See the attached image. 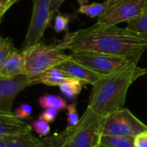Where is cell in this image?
Here are the masks:
<instances>
[{"label":"cell","instance_id":"6da1fadb","mask_svg":"<svg viewBox=\"0 0 147 147\" xmlns=\"http://www.w3.org/2000/svg\"><path fill=\"white\" fill-rule=\"evenodd\" d=\"M58 45L72 52L88 51L141 58L147 49V38L127 28L96 23L86 29L67 32Z\"/></svg>","mask_w":147,"mask_h":147},{"label":"cell","instance_id":"7a4b0ae2","mask_svg":"<svg viewBox=\"0 0 147 147\" xmlns=\"http://www.w3.org/2000/svg\"><path fill=\"white\" fill-rule=\"evenodd\" d=\"M146 73V68L132 64L101 77L92 85L88 107L103 117L122 109L129 88Z\"/></svg>","mask_w":147,"mask_h":147},{"label":"cell","instance_id":"3957f363","mask_svg":"<svg viewBox=\"0 0 147 147\" xmlns=\"http://www.w3.org/2000/svg\"><path fill=\"white\" fill-rule=\"evenodd\" d=\"M24 74L31 77L39 76L46 70L57 67L71 59L61 48L56 44H44L38 42L35 45L24 48Z\"/></svg>","mask_w":147,"mask_h":147},{"label":"cell","instance_id":"277c9868","mask_svg":"<svg viewBox=\"0 0 147 147\" xmlns=\"http://www.w3.org/2000/svg\"><path fill=\"white\" fill-rule=\"evenodd\" d=\"M106 118L87 107L62 147H100Z\"/></svg>","mask_w":147,"mask_h":147},{"label":"cell","instance_id":"5b68a950","mask_svg":"<svg viewBox=\"0 0 147 147\" xmlns=\"http://www.w3.org/2000/svg\"><path fill=\"white\" fill-rule=\"evenodd\" d=\"M71 59L100 76H107L124 67L137 64L140 57H127L98 52H72Z\"/></svg>","mask_w":147,"mask_h":147},{"label":"cell","instance_id":"8992f818","mask_svg":"<svg viewBox=\"0 0 147 147\" xmlns=\"http://www.w3.org/2000/svg\"><path fill=\"white\" fill-rule=\"evenodd\" d=\"M146 131L147 125L135 117L127 108L123 107L106 118L102 134L136 138Z\"/></svg>","mask_w":147,"mask_h":147},{"label":"cell","instance_id":"52a82bcc","mask_svg":"<svg viewBox=\"0 0 147 147\" xmlns=\"http://www.w3.org/2000/svg\"><path fill=\"white\" fill-rule=\"evenodd\" d=\"M145 10L143 0H108V7L97 23L117 25L130 22Z\"/></svg>","mask_w":147,"mask_h":147},{"label":"cell","instance_id":"ba28073f","mask_svg":"<svg viewBox=\"0 0 147 147\" xmlns=\"http://www.w3.org/2000/svg\"><path fill=\"white\" fill-rule=\"evenodd\" d=\"M32 1L33 11L24 42V48L40 42L53 17L50 11L51 0H32Z\"/></svg>","mask_w":147,"mask_h":147},{"label":"cell","instance_id":"9c48e42d","mask_svg":"<svg viewBox=\"0 0 147 147\" xmlns=\"http://www.w3.org/2000/svg\"><path fill=\"white\" fill-rule=\"evenodd\" d=\"M36 84V80L25 74L11 79L0 78V110L12 112L17 96L24 89Z\"/></svg>","mask_w":147,"mask_h":147},{"label":"cell","instance_id":"30bf717a","mask_svg":"<svg viewBox=\"0 0 147 147\" xmlns=\"http://www.w3.org/2000/svg\"><path fill=\"white\" fill-rule=\"evenodd\" d=\"M57 67L72 78L79 80L85 84L93 85L103 77V76L99 75L82 64L73 61L72 59L61 63Z\"/></svg>","mask_w":147,"mask_h":147},{"label":"cell","instance_id":"8fae6325","mask_svg":"<svg viewBox=\"0 0 147 147\" xmlns=\"http://www.w3.org/2000/svg\"><path fill=\"white\" fill-rule=\"evenodd\" d=\"M32 126L16 116L13 112L0 110V138L31 131Z\"/></svg>","mask_w":147,"mask_h":147},{"label":"cell","instance_id":"7c38bea8","mask_svg":"<svg viewBox=\"0 0 147 147\" xmlns=\"http://www.w3.org/2000/svg\"><path fill=\"white\" fill-rule=\"evenodd\" d=\"M24 74V53L14 49L0 67V78L11 79Z\"/></svg>","mask_w":147,"mask_h":147},{"label":"cell","instance_id":"4fadbf2b","mask_svg":"<svg viewBox=\"0 0 147 147\" xmlns=\"http://www.w3.org/2000/svg\"><path fill=\"white\" fill-rule=\"evenodd\" d=\"M33 78L36 80V84L42 83L46 86H51V87H55V86L59 87L63 82L74 80V78L69 76L67 74L63 72L58 67H51Z\"/></svg>","mask_w":147,"mask_h":147},{"label":"cell","instance_id":"5bb4252c","mask_svg":"<svg viewBox=\"0 0 147 147\" xmlns=\"http://www.w3.org/2000/svg\"><path fill=\"white\" fill-rule=\"evenodd\" d=\"M5 147H39L41 140L34 137L31 131L9 135L1 138Z\"/></svg>","mask_w":147,"mask_h":147},{"label":"cell","instance_id":"9a60e30c","mask_svg":"<svg viewBox=\"0 0 147 147\" xmlns=\"http://www.w3.org/2000/svg\"><path fill=\"white\" fill-rule=\"evenodd\" d=\"M100 147H135V138L115 135H102Z\"/></svg>","mask_w":147,"mask_h":147},{"label":"cell","instance_id":"2e32d148","mask_svg":"<svg viewBox=\"0 0 147 147\" xmlns=\"http://www.w3.org/2000/svg\"><path fill=\"white\" fill-rule=\"evenodd\" d=\"M74 128L75 127L67 126V128L60 133H55L52 136H46L42 138H40L41 143L39 147H62L67 138L73 131Z\"/></svg>","mask_w":147,"mask_h":147},{"label":"cell","instance_id":"e0dca14e","mask_svg":"<svg viewBox=\"0 0 147 147\" xmlns=\"http://www.w3.org/2000/svg\"><path fill=\"white\" fill-rule=\"evenodd\" d=\"M108 7V0H105L102 3L94 2L89 5H82L78 11L91 18L100 17Z\"/></svg>","mask_w":147,"mask_h":147},{"label":"cell","instance_id":"ac0fdd59","mask_svg":"<svg viewBox=\"0 0 147 147\" xmlns=\"http://www.w3.org/2000/svg\"><path fill=\"white\" fill-rule=\"evenodd\" d=\"M83 85H85V83H83L82 82L76 80V79H74V80L63 82L62 84L59 86V88L66 98L74 99L80 94V93L82 90Z\"/></svg>","mask_w":147,"mask_h":147},{"label":"cell","instance_id":"d6986e66","mask_svg":"<svg viewBox=\"0 0 147 147\" xmlns=\"http://www.w3.org/2000/svg\"><path fill=\"white\" fill-rule=\"evenodd\" d=\"M38 103L44 109L53 107L61 111V110L67 109V107L66 100L62 97L54 94H46L41 96L38 100Z\"/></svg>","mask_w":147,"mask_h":147},{"label":"cell","instance_id":"ffe728a7","mask_svg":"<svg viewBox=\"0 0 147 147\" xmlns=\"http://www.w3.org/2000/svg\"><path fill=\"white\" fill-rule=\"evenodd\" d=\"M126 28L147 38V9L134 19L128 22Z\"/></svg>","mask_w":147,"mask_h":147},{"label":"cell","instance_id":"44dd1931","mask_svg":"<svg viewBox=\"0 0 147 147\" xmlns=\"http://www.w3.org/2000/svg\"><path fill=\"white\" fill-rule=\"evenodd\" d=\"M14 46L12 43V40L10 37H3L0 36V67H1L3 62L7 58L9 54L14 49Z\"/></svg>","mask_w":147,"mask_h":147},{"label":"cell","instance_id":"7402d4cb","mask_svg":"<svg viewBox=\"0 0 147 147\" xmlns=\"http://www.w3.org/2000/svg\"><path fill=\"white\" fill-rule=\"evenodd\" d=\"M76 105L77 104L75 102L70 105H67V121L68 127H76L80 122L79 115H78L77 109H76Z\"/></svg>","mask_w":147,"mask_h":147},{"label":"cell","instance_id":"603a6c76","mask_svg":"<svg viewBox=\"0 0 147 147\" xmlns=\"http://www.w3.org/2000/svg\"><path fill=\"white\" fill-rule=\"evenodd\" d=\"M31 126L34 131L42 137H46L50 132V126L49 122L41 119L34 120L31 124Z\"/></svg>","mask_w":147,"mask_h":147},{"label":"cell","instance_id":"cb8c5ba5","mask_svg":"<svg viewBox=\"0 0 147 147\" xmlns=\"http://www.w3.org/2000/svg\"><path fill=\"white\" fill-rule=\"evenodd\" d=\"M69 23V17L64 15H56L54 22V30L57 33L62 31H67V26Z\"/></svg>","mask_w":147,"mask_h":147},{"label":"cell","instance_id":"d4e9b609","mask_svg":"<svg viewBox=\"0 0 147 147\" xmlns=\"http://www.w3.org/2000/svg\"><path fill=\"white\" fill-rule=\"evenodd\" d=\"M32 107L29 104H22L21 106H19L16 110H15V114L17 117H18L21 119H28L30 117L31 113H32Z\"/></svg>","mask_w":147,"mask_h":147},{"label":"cell","instance_id":"484cf974","mask_svg":"<svg viewBox=\"0 0 147 147\" xmlns=\"http://www.w3.org/2000/svg\"><path fill=\"white\" fill-rule=\"evenodd\" d=\"M58 111L56 108L49 107V108H45L44 111L39 115V119H43L47 122H54L58 115Z\"/></svg>","mask_w":147,"mask_h":147},{"label":"cell","instance_id":"4316f807","mask_svg":"<svg viewBox=\"0 0 147 147\" xmlns=\"http://www.w3.org/2000/svg\"><path fill=\"white\" fill-rule=\"evenodd\" d=\"M66 1V0H51L50 4V11L52 16H54L56 12L59 11V9L61 8V5Z\"/></svg>","mask_w":147,"mask_h":147},{"label":"cell","instance_id":"83f0119b","mask_svg":"<svg viewBox=\"0 0 147 147\" xmlns=\"http://www.w3.org/2000/svg\"><path fill=\"white\" fill-rule=\"evenodd\" d=\"M135 143L140 147H147V131L138 135L135 138Z\"/></svg>","mask_w":147,"mask_h":147},{"label":"cell","instance_id":"f1b7e54d","mask_svg":"<svg viewBox=\"0 0 147 147\" xmlns=\"http://www.w3.org/2000/svg\"><path fill=\"white\" fill-rule=\"evenodd\" d=\"M10 0H0V18L5 15V13L8 11L7 6Z\"/></svg>","mask_w":147,"mask_h":147},{"label":"cell","instance_id":"f546056e","mask_svg":"<svg viewBox=\"0 0 147 147\" xmlns=\"http://www.w3.org/2000/svg\"><path fill=\"white\" fill-rule=\"evenodd\" d=\"M18 1V0H10V2L8 4V6H7V10H9L14 4H16L17 2Z\"/></svg>","mask_w":147,"mask_h":147},{"label":"cell","instance_id":"4dcf8cb0","mask_svg":"<svg viewBox=\"0 0 147 147\" xmlns=\"http://www.w3.org/2000/svg\"><path fill=\"white\" fill-rule=\"evenodd\" d=\"M0 147H5V145H4V142H3V140H2V138H0Z\"/></svg>","mask_w":147,"mask_h":147},{"label":"cell","instance_id":"1f68e13d","mask_svg":"<svg viewBox=\"0 0 147 147\" xmlns=\"http://www.w3.org/2000/svg\"><path fill=\"white\" fill-rule=\"evenodd\" d=\"M144 2V7H145V10L147 9V0H143Z\"/></svg>","mask_w":147,"mask_h":147},{"label":"cell","instance_id":"d6a6232c","mask_svg":"<svg viewBox=\"0 0 147 147\" xmlns=\"http://www.w3.org/2000/svg\"><path fill=\"white\" fill-rule=\"evenodd\" d=\"M135 147H140V146H139L138 144H137L135 143Z\"/></svg>","mask_w":147,"mask_h":147},{"label":"cell","instance_id":"836d02e7","mask_svg":"<svg viewBox=\"0 0 147 147\" xmlns=\"http://www.w3.org/2000/svg\"><path fill=\"white\" fill-rule=\"evenodd\" d=\"M0 20H1V18H0Z\"/></svg>","mask_w":147,"mask_h":147}]
</instances>
